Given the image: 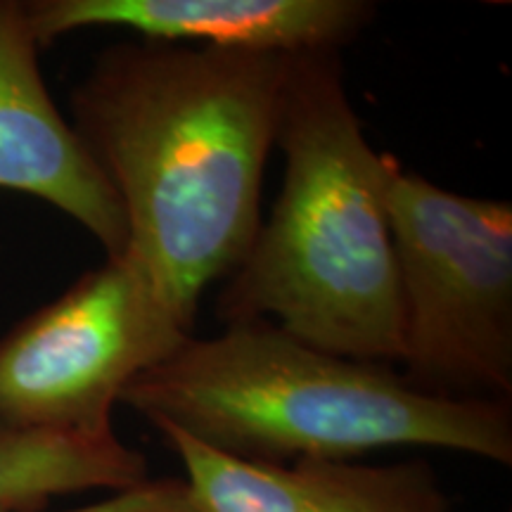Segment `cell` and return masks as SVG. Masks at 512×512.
Instances as JSON below:
<instances>
[{"label": "cell", "instance_id": "10", "mask_svg": "<svg viewBox=\"0 0 512 512\" xmlns=\"http://www.w3.org/2000/svg\"><path fill=\"white\" fill-rule=\"evenodd\" d=\"M5 512V510H0ZM60 512H195L185 479H150L105 501Z\"/></svg>", "mask_w": 512, "mask_h": 512}, {"label": "cell", "instance_id": "4", "mask_svg": "<svg viewBox=\"0 0 512 512\" xmlns=\"http://www.w3.org/2000/svg\"><path fill=\"white\" fill-rule=\"evenodd\" d=\"M401 297L403 380L510 403L512 204L444 190L384 155Z\"/></svg>", "mask_w": 512, "mask_h": 512}, {"label": "cell", "instance_id": "2", "mask_svg": "<svg viewBox=\"0 0 512 512\" xmlns=\"http://www.w3.org/2000/svg\"><path fill=\"white\" fill-rule=\"evenodd\" d=\"M275 147L285 155L283 190L226 278L216 318L268 320L328 354L399 363V268L384 155L363 133L339 53L290 57Z\"/></svg>", "mask_w": 512, "mask_h": 512}, {"label": "cell", "instance_id": "1", "mask_svg": "<svg viewBox=\"0 0 512 512\" xmlns=\"http://www.w3.org/2000/svg\"><path fill=\"white\" fill-rule=\"evenodd\" d=\"M290 57L117 43L72 91V128L117 195L126 249L188 332L261 226Z\"/></svg>", "mask_w": 512, "mask_h": 512}, {"label": "cell", "instance_id": "9", "mask_svg": "<svg viewBox=\"0 0 512 512\" xmlns=\"http://www.w3.org/2000/svg\"><path fill=\"white\" fill-rule=\"evenodd\" d=\"M150 482L147 458L117 434H0V510L43 512L57 496Z\"/></svg>", "mask_w": 512, "mask_h": 512}, {"label": "cell", "instance_id": "5", "mask_svg": "<svg viewBox=\"0 0 512 512\" xmlns=\"http://www.w3.org/2000/svg\"><path fill=\"white\" fill-rule=\"evenodd\" d=\"M192 335L128 249L0 339V434H112L126 384Z\"/></svg>", "mask_w": 512, "mask_h": 512}, {"label": "cell", "instance_id": "8", "mask_svg": "<svg viewBox=\"0 0 512 512\" xmlns=\"http://www.w3.org/2000/svg\"><path fill=\"white\" fill-rule=\"evenodd\" d=\"M183 463L195 512H456L425 458L389 465L228 458L171 427H157Z\"/></svg>", "mask_w": 512, "mask_h": 512}, {"label": "cell", "instance_id": "6", "mask_svg": "<svg viewBox=\"0 0 512 512\" xmlns=\"http://www.w3.org/2000/svg\"><path fill=\"white\" fill-rule=\"evenodd\" d=\"M38 43L79 29H131L145 41L242 53H339L373 22L366 0H34Z\"/></svg>", "mask_w": 512, "mask_h": 512}, {"label": "cell", "instance_id": "3", "mask_svg": "<svg viewBox=\"0 0 512 512\" xmlns=\"http://www.w3.org/2000/svg\"><path fill=\"white\" fill-rule=\"evenodd\" d=\"M119 403L245 463L356 460L422 446L512 465L510 403L422 394L392 366L313 349L268 320L190 335L133 377Z\"/></svg>", "mask_w": 512, "mask_h": 512}, {"label": "cell", "instance_id": "7", "mask_svg": "<svg viewBox=\"0 0 512 512\" xmlns=\"http://www.w3.org/2000/svg\"><path fill=\"white\" fill-rule=\"evenodd\" d=\"M38 50L29 5L0 0V188L53 204L117 256L128 242L124 211L57 110Z\"/></svg>", "mask_w": 512, "mask_h": 512}]
</instances>
